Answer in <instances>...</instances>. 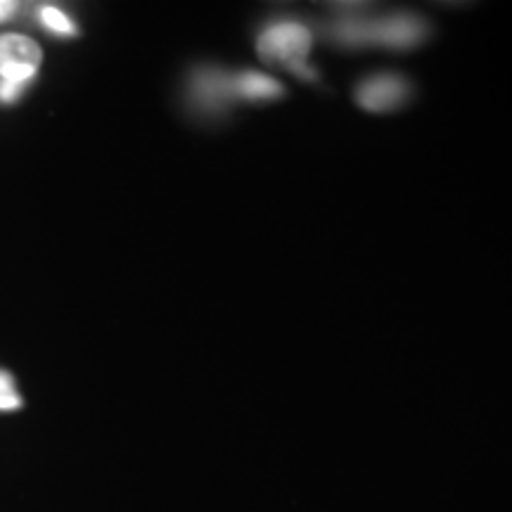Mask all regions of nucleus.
Masks as SVG:
<instances>
[{"label": "nucleus", "instance_id": "f257e3e1", "mask_svg": "<svg viewBox=\"0 0 512 512\" xmlns=\"http://www.w3.org/2000/svg\"><path fill=\"white\" fill-rule=\"evenodd\" d=\"M330 38L344 48L411 50L427 38V24L413 12H396L377 19L342 17L330 27Z\"/></svg>", "mask_w": 512, "mask_h": 512}, {"label": "nucleus", "instance_id": "f03ea898", "mask_svg": "<svg viewBox=\"0 0 512 512\" xmlns=\"http://www.w3.org/2000/svg\"><path fill=\"white\" fill-rule=\"evenodd\" d=\"M313 46L311 29L299 22H275L261 31L256 41V53L271 67H283L304 81H316L309 55Z\"/></svg>", "mask_w": 512, "mask_h": 512}, {"label": "nucleus", "instance_id": "7ed1b4c3", "mask_svg": "<svg viewBox=\"0 0 512 512\" xmlns=\"http://www.w3.org/2000/svg\"><path fill=\"white\" fill-rule=\"evenodd\" d=\"M43 53L36 41L19 34L0 36V79L15 83H31L38 67H41Z\"/></svg>", "mask_w": 512, "mask_h": 512}, {"label": "nucleus", "instance_id": "20e7f679", "mask_svg": "<svg viewBox=\"0 0 512 512\" xmlns=\"http://www.w3.org/2000/svg\"><path fill=\"white\" fill-rule=\"evenodd\" d=\"M408 100V83L396 74L370 76L358 86L356 102L370 114H387L399 110Z\"/></svg>", "mask_w": 512, "mask_h": 512}, {"label": "nucleus", "instance_id": "39448f33", "mask_svg": "<svg viewBox=\"0 0 512 512\" xmlns=\"http://www.w3.org/2000/svg\"><path fill=\"white\" fill-rule=\"evenodd\" d=\"M190 93L195 105L202 107V110H226L228 105L238 100V95H235V74L223 72V69H200L192 76Z\"/></svg>", "mask_w": 512, "mask_h": 512}, {"label": "nucleus", "instance_id": "423d86ee", "mask_svg": "<svg viewBox=\"0 0 512 512\" xmlns=\"http://www.w3.org/2000/svg\"><path fill=\"white\" fill-rule=\"evenodd\" d=\"M235 95L242 102H273L283 98L285 88L273 76L247 69V72L235 74Z\"/></svg>", "mask_w": 512, "mask_h": 512}, {"label": "nucleus", "instance_id": "0eeeda50", "mask_svg": "<svg viewBox=\"0 0 512 512\" xmlns=\"http://www.w3.org/2000/svg\"><path fill=\"white\" fill-rule=\"evenodd\" d=\"M41 22H43V27L53 31V34H62V36H74L76 34V27H74L72 19L64 15L62 10L50 8V5H48V8L41 10Z\"/></svg>", "mask_w": 512, "mask_h": 512}, {"label": "nucleus", "instance_id": "6e6552de", "mask_svg": "<svg viewBox=\"0 0 512 512\" xmlns=\"http://www.w3.org/2000/svg\"><path fill=\"white\" fill-rule=\"evenodd\" d=\"M19 406H22V399L15 389V380L10 373L0 370V411H17Z\"/></svg>", "mask_w": 512, "mask_h": 512}, {"label": "nucleus", "instance_id": "1a4fd4ad", "mask_svg": "<svg viewBox=\"0 0 512 512\" xmlns=\"http://www.w3.org/2000/svg\"><path fill=\"white\" fill-rule=\"evenodd\" d=\"M29 83H15V81H3L0 79V102H5V105H12L19 95L24 93V88H27Z\"/></svg>", "mask_w": 512, "mask_h": 512}, {"label": "nucleus", "instance_id": "9d476101", "mask_svg": "<svg viewBox=\"0 0 512 512\" xmlns=\"http://www.w3.org/2000/svg\"><path fill=\"white\" fill-rule=\"evenodd\" d=\"M15 3H8V0H0V22H5V19H10L15 15Z\"/></svg>", "mask_w": 512, "mask_h": 512}]
</instances>
